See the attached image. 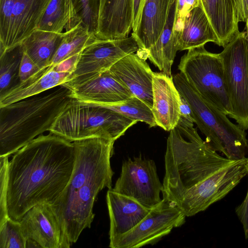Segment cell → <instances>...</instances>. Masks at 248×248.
<instances>
[{"label": "cell", "mask_w": 248, "mask_h": 248, "mask_svg": "<svg viewBox=\"0 0 248 248\" xmlns=\"http://www.w3.org/2000/svg\"><path fill=\"white\" fill-rule=\"evenodd\" d=\"M74 0H51L36 29L62 33L80 23Z\"/></svg>", "instance_id": "obj_25"}, {"label": "cell", "mask_w": 248, "mask_h": 248, "mask_svg": "<svg viewBox=\"0 0 248 248\" xmlns=\"http://www.w3.org/2000/svg\"><path fill=\"white\" fill-rule=\"evenodd\" d=\"M134 36L104 39L96 37L80 52L75 68L68 81L62 84L68 88L81 83L107 70L124 57L137 52Z\"/></svg>", "instance_id": "obj_9"}, {"label": "cell", "mask_w": 248, "mask_h": 248, "mask_svg": "<svg viewBox=\"0 0 248 248\" xmlns=\"http://www.w3.org/2000/svg\"><path fill=\"white\" fill-rule=\"evenodd\" d=\"M218 39L224 47L238 33L235 0H199Z\"/></svg>", "instance_id": "obj_21"}, {"label": "cell", "mask_w": 248, "mask_h": 248, "mask_svg": "<svg viewBox=\"0 0 248 248\" xmlns=\"http://www.w3.org/2000/svg\"><path fill=\"white\" fill-rule=\"evenodd\" d=\"M75 159L73 142L50 132L15 153L7 167L8 217L20 221L37 204L53 205L70 180Z\"/></svg>", "instance_id": "obj_1"}, {"label": "cell", "mask_w": 248, "mask_h": 248, "mask_svg": "<svg viewBox=\"0 0 248 248\" xmlns=\"http://www.w3.org/2000/svg\"><path fill=\"white\" fill-rule=\"evenodd\" d=\"M41 70L24 51L19 68L20 83L25 82Z\"/></svg>", "instance_id": "obj_33"}, {"label": "cell", "mask_w": 248, "mask_h": 248, "mask_svg": "<svg viewBox=\"0 0 248 248\" xmlns=\"http://www.w3.org/2000/svg\"><path fill=\"white\" fill-rule=\"evenodd\" d=\"M247 174L248 157L232 160L199 184L179 209L186 217H192L205 210L225 197Z\"/></svg>", "instance_id": "obj_11"}, {"label": "cell", "mask_w": 248, "mask_h": 248, "mask_svg": "<svg viewBox=\"0 0 248 248\" xmlns=\"http://www.w3.org/2000/svg\"><path fill=\"white\" fill-rule=\"evenodd\" d=\"M64 35L36 29L22 43L24 51L41 69L49 66Z\"/></svg>", "instance_id": "obj_24"}, {"label": "cell", "mask_w": 248, "mask_h": 248, "mask_svg": "<svg viewBox=\"0 0 248 248\" xmlns=\"http://www.w3.org/2000/svg\"><path fill=\"white\" fill-rule=\"evenodd\" d=\"M246 22H247V24H246V29H247V31H246V36L248 38V18L246 21Z\"/></svg>", "instance_id": "obj_41"}, {"label": "cell", "mask_w": 248, "mask_h": 248, "mask_svg": "<svg viewBox=\"0 0 248 248\" xmlns=\"http://www.w3.org/2000/svg\"><path fill=\"white\" fill-rule=\"evenodd\" d=\"M106 199L110 219V242L133 229L151 210L112 188L108 189Z\"/></svg>", "instance_id": "obj_19"}, {"label": "cell", "mask_w": 248, "mask_h": 248, "mask_svg": "<svg viewBox=\"0 0 248 248\" xmlns=\"http://www.w3.org/2000/svg\"><path fill=\"white\" fill-rule=\"evenodd\" d=\"M23 52L21 44L0 55V96L20 83L19 72Z\"/></svg>", "instance_id": "obj_27"}, {"label": "cell", "mask_w": 248, "mask_h": 248, "mask_svg": "<svg viewBox=\"0 0 248 248\" xmlns=\"http://www.w3.org/2000/svg\"><path fill=\"white\" fill-rule=\"evenodd\" d=\"M99 106L111 109L138 122H144L150 127L156 125L151 108L136 96L119 103Z\"/></svg>", "instance_id": "obj_28"}, {"label": "cell", "mask_w": 248, "mask_h": 248, "mask_svg": "<svg viewBox=\"0 0 248 248\" xmlns=\"http://www.w3.org/2000/svg\"><path fill=\"white\" fill-rule=\"evenodd\" d=\"M137 122L107 108L73 98L49 131L71 142L93 137L115 141Z\"/></svg>", "instance_id": "obj_6"}, {"label": "cell", "mask_w": 248, "mask_h": 248, "mask_svg": "<svg viewBox=\"0 0 248 248\" xmlns=\"http://www.w3.org/2000/svg\"><path fill=\"white\" fill-rule=\"evenodd\" d=\"M115 141L93 137L73 142L75 162L70 180L52 205L69 241L76 243L82 231L91 228L94 203L99 192L112 188L110 165Z\"/></svg>", "instance_id": "obj_2"}, {"label": "cell", "mask_w": 248, "mask_h": 248, "mask_svg": "<svg viewBox=\"0 0 248 248\" xmlns=\"http://www.w3.org/2000/svg\"><path fill=\"white\" fill-rule=\"evenodd\" d=\"M185 215L166 198L154 208L136 227L109 242L111 248H138L154 245L174 228L185 222Z\"/></svg>", "instance_id": "obj_12"}, {"label": "cell", "mask_w": 248, "mask_h": 248, "mask_svg": "<svg viewBox=\"0 0 248 248\" xmlns=\"http://www.w3.org/2000/svg\"><path fill=\"white\" fill-rule=\"evenodd\" d=\"M69 89L73 98L98 105L115 104L134 96L109 70Z\"/></svg>", "instance_id": "obj_16"}, {"label": "cell", "mask_w": 248, "mask_h": 248, "mask_svg": "<svg viewBox=\"0 0 248 248\" xmlns=\"http://www.w3.org/2000/svg\"><path fill=\"white\" fill-rule=\"evenodd\" d=\"M233 119L243 130L248 129V38L239 32L219 53Z\"/></svg>", "instance_id": "obj_8"}, {"label": "cell", "mask_w": 248, "mask_h": 248, "mask_svg": "<svg viewBox=\"0 0 248 248\" xmlns=\"http://www.w3.org/2000/svg\"><path fill=\"white\" fill-rule=\"evenodd\" d=\"M193 126L177 124L167 139L162 193L178 208L199 184L233 160L214 151Z\"/></svg>", "instance_id": "obj_3"}, {"label": "cell", "mask_w": 248, "mask_h": 248, "mask_svg": "<svg viewBox=\"0 0 248 248\" xmlns=\"http://www.w3.org/2000/svg\"><path fill=\"white\" fill-rule=\"evenodd\" d=\"M27 239L43 248H69L72 244L66 236L52 204H37L19 221Z\"/></svg>", "instance_id": "obj_14"}, {"label": "cell", "mask_w": 248, "mask_h": 248, "mask_svg": "<svg viewBox=\"0 0 248 248\" xmlns=\"http://www.w3.org/2000/svg\"><path fill=\"white\" fill-rule=\"evenodd\" d=\"M209 42L218 45V39L205 13L200 6L193 9L186 16L178 34V50H189Z\"/></svg>", "instance_id": "obj_22"}, {"label": "cell", "mask_w": 248, "mask_h": 248, "mask_svg": "<svg viewBox=\"0 0 248 248\" xmlns=\"http://www.w3.org/2000/svg\"><path fill=\"white\" fill-rule=\"evenodd\" d=\"M96 37L81 23L70 31H64L62 40L56 52L50 66L54 67L61 62L80 53L84 47Z\"/></svg>", "instance_id": "obj_26"}, {"label": "cell", "mask_w": 248, "mask_h": 248, "mask_svg": "<svg viewBox=\"0 0 248 248\" xmlns=\"http://www.w3.org/2000/svg\"><path fill=\"white\" fill-rule=\"evenodd\" d=\"M248 18V0H241L238 21L246 22Z\"/></svg>", "instance_id": "obj_38"}, {"label": "cell", "mask_w": 248, "mask_h": 248, "mask_svg": "<svg viewBox=\"0 0 248 248\" xmlns=\"http://www.w3.org/2000/svg\"><path fill=\"white\" fill-rule=\"evenodd\" d=\"M153 105L152 111L157 126L170 131L180 118V94L172 76L154 72L153 81Z\"/></svg>", "instance_id": "obj_18"}, {"label": "cell", "mask_w": 248, "mask_h": 248, "mask_svg": "<svg viewBox=\"0 0 248 248\" xmlns=\"http://www.w3.org/2000/svg\"><path fill=\"white\" fill-rule=\"evenodd\" d=\"M109 71L134 96L141 100L152 109L154 72L145 60L137 53H131L119 60Z\"/></svg>", "instance_id": "obj_15"}, {"label": "cell", "mask_w": 248, "mask_h": 248, "mask_svg": "<svg viewBox=\"0 0 248 248\" xmlns=\"http://www.w3.org/2000/svg\"><path fill=\"white\" fill-rule=\"evenodd\" d=\"M80 53L77 54L54 66V69L59 72L70 73L74 70Z\"/></svg>", "instance_id": "obj_36"}, {"label": "cell", "mask_w": 248, "mask_h": 248, "mask_svg": "<svg viewBox=\"0 0 248 248\" xmlns=\"http://www.w3.org/2000/svg\"><path fill=\"white\" fill-rule=\"evenodd\" d=\"M74 4L81 23L95 35L98 26L100 0H74Z\"/></svg>", "instance_id": "obj_30"}, {"label": "cell", "mask_w": 248, "mask_h": 248, "mask_svg": "<svg viewBox=\"0 0 248 248\" xmlns=\"http://www.w3.org/2000/svg\"><path fill=\"white\" fill-rule=\"evenodd\" d=\"M51 0H0V55L38 27Z\"/></svg>", "instance_id": "obj_10"}, {"label": "cell", "mask_w": 248, "mask_h": 248, "mask_svg": "<svg viewBox=\"0 0 248 248\" xmlns=\"http://www.w3.org/2000/svg\"><path fill=\"white\" fill-rule=\"evenodd\" d=\"M27 240L19 221L8 217L0 223V248H26Z\"/></svg>", "instance_id": "obj_29"}, {"label": "cell", "mask_w": 248, "mask_h": 248, "mask_svg": "<svg viewBox=\"0 0 248 248\" xmlns=\"http://www.w3.org/2000/svg\"><path fill=\"white\" fill-rule=\"evenodd\" d=\"M70 73L61 72L54 67L40 70L25 82L19 83L0 96V107L41 93L66 82Z\"/></svg>", "instance_id": "obj_20"}, {"label": "cell", "mask_w": 248, "mask_h": 248, "mask_svg": "<svg viewBox=\"0 0 248 248\" xmlns=\"http://www.w3.org/2000/svg\"><path fill=\"white\" fill-rule=\"evenodd\" d=\"M194 123L191 108L186 99L180 94V118L178 123L193 125Z\"/></svg>", "instance_id": "obj_35"}, {"label": "cell", "mask_w": 248, "mask_h": 248, "mask_svg": "<svg viewBox=\"0 0 248 248\" xmlns=\"http://www.w3.org/2000/svg\"><path fill=\"white\" fill-rule=\"evenodd\" d=\"M52 89L0 107V157L9 156L49 131L73 99L68 87L60 85Z\"/></svg>", "instance_id": "obj_4"}, {"label": "cell", "mask_w": 248, "mask_h": 248, "mask_svg": "<svg viewBox=\"0 0 248 248\" xmlns=\"http://www.w3.org/2000/svg\"><path fill=\"white\" fill-rule=\"evenodd\" d=\"M241 0H235V2L236 3V15L238 20V15L240 8L241 5Z\"/></svg>", "instance_id": "obj_40"}, {"label": "cell", "mask_w": 248, "mask_h": 248, "mask_svg": "<svg viewBox=\"0 0 248 248\" xmlns=\"http://www.w3.org/2000/svg\"><path fill=\"white\" fill-rule=\"evenodd\" d=\"M178 68L190 85L206 102L227 116L232 108L219 54L202 46L188 50Z\"/></svg>", "instance_id": "obj_7"}, {"label": "cell", "mask_w": 248, "mask_h": 248, "mask_svg": "<svg viewBox=\"0 0 248 248\" xmlns=\"http://www.w3.org/2000/svg\"><path fill=\"white\" fill-rule=\"evenodd\" d=\"M172 79L180 94L188 103L194 123L205 136L209 146L231 160L245 157L248 151L245 130L205 101L181 73L173 75Z\"/></svg>", "instance_id": "obj_5"}, {"label": "cell", "mask_w": 248, "mask_h": 248, "mask_svg": "<svg viewBox=\"0 0 248 248\" xmlns=\"http://www.w3.org/2000/svg\"><path fill=\"white\" fill-rule=\"evenodd\" d=\"M108 1V0H100L99 15L102 12L105 6L106 5Z\"/></svg>", "instance_id": "obj_39"}, {"label": "cell", "mask_w": 248, "mask_h": 248, "mask_svg": "<svg viewBox=\"0 0 248 248\" xmlns=\"http://www.w3.org/2000/svg\"><path fill=\"white\" fill-rule=\"evenodd\" d=\"M9 156L0 157V223L8 217L6 209L7 172Z\"/></svg>", "instance_id": "obj_32"}, {"label": "cell", "mask_w": 248, "mask_h": 248, "mask_svg": "<svg viewBox=\"0 0 248 248\" xmlns=\"http://www.w3.org/2000/svg\"><path fill=\"white\" fill-rule=\"evenodd\" d=\"M236 214L243 225L246 239L248 238V190L243 202L235 209Z\"/></svg>", "instance_id": "obj_34"}, {"label": "cell", "mask_w": 248, "mask_h": 248, "mask_svg": "<svg viewBox=\"0 0 248 248\" xmlns=\"http://www.w3.org/2000/svg\"><path fill=\"white\" fill-rule=\"evenodd\" d=\"M177 0L170 10L164 28L156 42L148 50L149 59L159 70L169 77L178 50V35L173 31Z\"/></svg>", "instance_id": "obj_23"}, {"label": "cell", "mask_w": 248, "mask_h": 248, "mask_svg": "<svg viewBox=\"0 0 248 248\" xmlns=\"http://www.w3.org/2000/svg\"><path fill=\"white\" fill-rule=\"evenodd\" d=\"M176 0H144L138 25L131 34L139 46L137 54L142 59H147L148 50L159 37Z\"/></svg>", "instance_id": "obj_17"}, {"label": "cell", "mask_w": 248, "mask_h": 248, "mask_svg": "<svg viewBox=\"0 0 248 248\" xmlns=\"http://www.w3.org/2000/svg\"><path fill=\"white\" fill-rule=\"evenodd\" d=\"M112 189L150 209L162 200L160 194L163 184L159 181L155 164L154 160L140 156L123 162L120 176Z\"/></svg>", "instance_id": "obj_13"}, {"label": "cell", "mask_w": 248, "mask_h": 248, "mask_svg": "<svg viewBox=\"0 0 248 248\" xmlns=\"http://www.w3.org/2000/svg\"><path fill=\"white\" fill-rule=\"evenodd\" d=\"M145 0H132V31L138 25L141 15Z\"/></svg>", "instance_id": "obj_37"}, {"label": "cell", "mask_w": 248, "mask_h": 248, "mask_svg": "<svg viewBox=\"0 0 248 248\" xmlns=\"http://www.w3.org/2000/svg\"><path fill=\"white\" fill-rule=\"evenodd\" d=\"M199 6H200L199 0H177L173 31L178 36L188 14L193 9Z\"/></svg>", "instance_id": "obj_31"}]
</instances>
